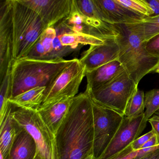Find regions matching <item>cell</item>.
Segmentation results:
<instances>
[{"label":"cell","instance_id":"1","mask_svg":"<svg viewBox=\"0 0 159 159\" xmlns=\"http://www.w3.org/2000/svg\"><path fill=\"white\" fill-rule=\"evenodd\" d=\"M56 138L59 159H83L93 154V103L88 92L74 98Z\"/></svg>","mask_w":159,"mask_h":159},{"label":"cell","instance_id":"2","mask_svg":"<svg viewBox=\"0 0 159 159\" xmlns=\"http://www.w3.org/2000/svg\"><path fill=\"white\" fill-rule=\"evenodd\" d=\"M74 59L25 57L14 60L11 67L10 99L35 87H47Z\"/></svg>","mask_w":159,"mask_h":159},{"label":"cell","instance_id":"3","mask_svg":"<svg viewBox=\"0 0 159 159\" xmlns=\"http://www.w3.org/2000/svg\"><path fill=\"white\" fill-rule=\"evenodd\" d=\"M119 32L116 38L120 47L118 60L125 71L138 85L146 75L154 72L159 66V58L150 54L145 43L125 25H114Z\"/></svg>","mask_w":159,"mask_h":159},{"label":"cell","instance_id":"4","mask_svg":"<svg viewBox=\"0 0 159 159\" xmlns=\"http://www.w3.org/2000/svg\"><path fill=\"white\" fill-rule=\"evenodd\" d=\"M13 58L26 57L47 27L39 15L19 0H11Z\"/></svg>","mask_w":159,"mask_h":159},{"label":"cell","instance_id":"5","mask_svg":"<svg viewBox=\"0 0 159 159\" xmlns=\"http://www.w3.org/2000/svg\"><path fill=\"white\" fill-rule=\"evenodd\" d=\"M16 107V109L13 110V117L34 139L37 145V155L41 159H59L56 135L44 122L38 111Z\"/></svg>","mask_w":159,"mask_h":159},{"label":"cell","instance_id":"6","mask_svg":"<svg viewBox=\"0 0 159 159\" xmlns=\"http://www.w3.org/2000/svg\"><path fill=\"white\" fill-rule=\"evenodd\" d=\"M138 85L125 70L109 83L88 93L96 104L124 116L127 103Z\"/></svg>","mask_w":159,"mask_h":159},{"label":"cell","instance_id":"7","mask_svg":"<svg viewBox=\"0 0 159 159\" xmlns=\"http://www.w3.org/2000/svg\"><path fill=\"white\" fill-rule=\"evenodd\" d=\"M85 75L86 70L80 59L74 58L46 87L41 106L74 98Z\"/></svg>","mask_w":159,"mask_h":159},{"label":"cell","instance_id":"8","mask_svg":"<svg viewBox=\"0 0 159 159\" xmlns=\"http://www.w3.org/2000/svg\"><path fill=\"white\" fill-rule=\"evenodd\" d=\"M93 103L94 159H99L118 131L124 116Z\"/></svg>","mask_w":159,"mask_h":159},{"label":"cell","instance_id":"9","mask_svg":"<svg viewBox=\"0 0 159 159\" xmlns=\"http://www.w3.org/2000/svg\"><path fill=\"white\" fill-rule=\"evenodd\" d=\"M36 12L47 28L54 27L71 13L73 0H19Z\"/></svg>","mask_w":159,"mask_h":159},{"label":"cell","instance_id":"10","mask_svg":"<svg viewBox=\"0 0 159 159\" xmlns=\"http://www.w3.org/2000/svg\"><path fill=\"white\" fill-rule=\"evenodd\" d=\"M144 113L130 118L124 116L120 127L99 159H107L129 147L144 131L142 123Z\"/></svg>","mask_w":159,"mask_h":159},{"label":"cell","instance_id":"11","mask_svg":"<svg viewBox=\"0 0 159 159\" xmlns=\"http://www.w3.org/2000/svg\"><path fill=\"white\" fill-rule=\"evenodd\" d=\"M0 75L5 76L13 58L11 0L2 2L0 8Z\"/></svg>","mask_w":159,"mask_h":159},{"label":"cell","instance_id":"12","mask_svg":"<svg viewBox=\"0 0 159 159\" xmlns=\"http://www.w3.org/2000/svg\"><path fill=\"white\" fill-rule=\"evenodd\" d=\"M116 38L106 40L102 45L91 46L84 53L80 61L86 72L118 59L120 50Z\"/></svg>","mask_w":159,"mask_h":159},{"label":"cell","instance_id":"13","mask_svg":"<svg viewBox=\"0 0 159 159\" xmlns=\"http://www.w3.org/2000/svg\"><path fill=\"white\" fill-rule=\"evenodd\" d=\"M102 21L111 25L137 23L145 17L138 15L116 2L115 0H93Z\"/></svg>","mask_w":159,"mask_h":159},{"label":"cell","instance_id":"14","mask_svg":"<svg viewBox=\"0 0 159 159\" xmlns=\"http://www.w3.org/2000/svg\"><path fill=\"white\" fill-rule=\"evenodd\" d=\"M77 11L84 17L87 25L93 31L104 36L114 35L116 29L102 21L93 0H73Z\"/></svg>","mask_w":159,"mask_h":159},{"label":"cell","instance_id":"15","mask_svg":"<svg viewBox=\"0 0 159 159\" xmlns=\"http://www.w3.org/2000/svg\"><path fill=\"white\" fill-rule=\"evenodd\" d=\"M125 70L120 62L116 59L86 72L87 84L85 91L90 93L101 88L115 80Z\"/></svg>","mask_w":159,"mask_h":159},{"label":"cell","instance_id":"16","mask_svg":"<svg viewBox=\"0 0 159 159\" xmlns=\"http://www.w3.org/2000/svg\"><path fill=\"white\" fill-rule=\"evenodd\" d=\"M73 98L41 106L37 110L44 122L55 135L68 113Z\"/></svg>","mask_w":159,"mask_h":159},{"label":"cell","instance_id":"17","mask_svg":"<svg viewBox=\"0 0 159 159\" xmlns=\"http://www.w3.org/2000/svg\"><path fill=\"white\" fill-rule=\"evenodd\" d=\"M13 107V105L10 102L6 117L0 124V154L4 159L9 158L16 136L23 128L13 117L12 113Z\"/></svg>","mask_w":159,"mask_h":159},{"label":"cell","instance_id":"18","mask_svg":"<svg viewBox=\"0 0 159 159\" xmlns=\"http://www.w3.org/2000/svg\"><path fill=\"white\" fill-rule=\"evenodd\" d=\"M37 152V145L35 140L31 135L23 128L16 136L8 159H34Z\"/></svg>","mask_w":159,"mask_h":159},{"label":"cell","instance_id":"19","mask_svg":"<svg viewBox=\"0 0 159 159\" xmlns=\"http://www.w3.org/2000/svg\"><path fill=\"white\" fill-rule=\"evenodd\" d=\"M57 36V32L55 28H47L26 57L38 59H51Z\"/></svg>","mask_w":159,"mask_h":159},{"label":"cell","instance_id":"20","mask_svg":"<svg viewBox=\"0 0 159 159\" xmlns=\"http://www.w3.org/2000/svg\"><path fill=\"white\" fill-rule=\"evenodd\" d=\"M56 30L60 31V34L57 33V36L59 38L61 44L64 47H70L74 50L78 48L80 44L89 45L90 46H96L104 44L106 40L85 33L63 32L58 30L56 29Z\"/></svg>","mask_w":159,"mask_h":159},{"label":"cell","instance_id":"21","mask_svg":"<svg viewBox=\"0 0 159 159\" xmlns=\"http://www.w3.org/2000/svg\"><path fill=\"white\" fill-rule=\"evenodd\" d=\"M45 86L35 87L22 93L9 101L17 107L38 110L43 102Z\"/></svg>","mask_w":159,"mask_h":159},{"label":"cell","instance_id":"22","mask_svg":"<svg viewBox=\"0 0 159 159\" xmlns=\"http://www.w3.org/2000/svg\"><path fill=\"white\" fill-rule=\"evenodd\" d=\"M143 43L159 34V15L145 17L137 23L125 25Z\"/></svg>","mask_w":159,"mask_h":159},{"label":"cell","instance_id":"23","mask_svg":"<svg viewBox=\"0 0 159 159\" xmlns=\"http://www.w3.org/2000/svg\"><path fill=\"white\" fill-rule=\"evenodd\" d=\"M12 62L9 65L8 70L2 80L1 81L0 88V124L5 119L10 106L9 101L11 90V76Z\"/></svg>","mask_w":159,"mask_h":159},{"label":"cell","instance_id":"24","mask_svg":"<svg viewBox=\"0 0 159 159\" xmlns=\"http://www.w3.org/2000/svg\"><path fill=\"white\" fill-rule=\"evenodd\" d=\"M144 106L146 110L142 123V128L144 130L149 119L159 110V89L150 90L145 94Z\"/></svg>","mask_w":159,"mask_h":159},{"label":"cell","instance_id":"25","mask_svg":"<svg viewBox=\"0 0 159 159\" xmlns=\"http://www.w3.org/2000/svg\"><path fill=\"white\" fill-rule=\"evenodd\" d=\"M144 97V91L138 88L127 103L124 116L132 119L143 114L145 109Z\"/></svg>","mask_w":159,"mask_h":159},{"label":"cell","instance_id":"26","mask_svg":"<svg viewBox=\"0 0 159 159\" xmlns=\"http://www.w3.org/2000/svg\"><path fill=\"white\" fill-rule=\"evenodd\" d=\"M131 11L144 17H150L153 11L146 0H115Z\"/></svg>","mask_w":159,"mask_h":159},{"label":"cell","instance_id":"27","mask_svg":"<svg viewBox=\"0 0 159 159\" xmlns=\"http://www.w3.org/2000/svg\"><path fill=\"white\" fill-rule=\"evenodd\" d=\"M145 47L150 54L159 58V34L145 42Z\"/></svg>","mask_w":159,"mask_h":159},{"label":"cell","instance_id":"28","mask_svg":"<svg viewBox=\"0 0 159 159\" xmlns=\"http://www.w3.org/2000/svg\"><path fill=\"white\" fill-rule=\"evenodd\" d=\"M154 134V132L152 130L148 132L142 136L139 137L137 139L131 144L133 149L134 151H138L141 149L143 145L153 136Z\"/></svg>","mask_w":159,"mask_h":159},{"label":"cell","instance_id":"29","mask_svg":"<svg viewBox=\"0 0 159 159\" xmlns=\"http://www.w3.org/2000/svg\"><path fill=\"white\" fill-rule=\"evenodd\" d=\"M138 151H134L131 145L118 154L107 159H134L137 154Z\"/></svg>","mask_w":159,"mask_h":159},{"label":"cell","instance_id":"30","mask_svg":"<svg viewBox=\"0 0 159 159\" xmlns=\"http://www.w3.org/2000/svg\"><path fill=\"white\" fill-rule=\"evenodd\" d=\"M148 121L150 124L154 134L158 137L159 139V116L154 114Z\"/></svg>","mask_w":159,"mask_h":159},{"label":"cell","instance_id":"31","mask_svg":"<svg viewBox=\"0 0 159 159\" xmlns=\"http://www.w3.org/2000/svg\"><path fill=\"white\" fill-rule=\"evenodd\" d=\"M158 148H159V144L155 147L140 149L138 151L137 154L134 159H141L146 155L149 154L151 152L156 150Z\"/></svg>","mask_w":159,"mask_h":159},{"label":"cell","instance_id":"32","mask_svg":"<svg viewBox=\"0 0 159 159\" xmlns=\"http://www.w3.org/2000/svg\"><path fill=\"white\" fill-rule=\"evenodd\" d=\"M153 11L152 16L159 15V0H146Z\"/></svg>","mask_w":159,"mask_h":159},{"label":"cell","instance_id":"33","mask_svg":"<svg viewBox=\"0 0 159 159\" xmlns=\"http://www.w3.org/2000/svg\"><path fill=\"white\" fill-rule=\"evenodd\" d=\"M159 144V139L158 137L154 134L151 138L141 148H150V147H155Z\"/></svg>","mask_w":159,"mask_h":159},{"label":"cell","instance_id":"34","mask_svg":"<svg viewBox=\"0 0 159 159\" xmlns=\"http://www.w3.org/2000/svg\"><path fill=\"white\" fill-rule=\"evenodd\" d=\"M140 159H159V148Z\"/></svg>","mask_w":159,"mask_h":159},{"label":"cell","instance_id":"35","mask_svg":"<svg viewBox=\"0 0 159 159\" xmlns=\"http://www.w3.org/2000/svg\"><path fill=\"white\" fill-rule=\"evenodd\" d=\"M94 159L93 155V154L89 155V156H87L86 158H84V159Z\"/></svg>","mask_w":159,"mask_h":159},{"label":"cell","instance_id":"36","mask_svg":"<svg viewBox=\"0 0 159 159\" xmlns=\"http://www.w3.org/2000/svg\"><path fill=\"white\" fill-rule=\"evenodd\" d=\"M154 72H156V73H158L159 74V66H158V67L155 69V70H154Z\"/></svg>","mask_w":159,"mask_h":159},{"label":"cell","instance_id":"37","mask_svg":"<svg viewBox=\"0 0 159 159\" xmlns=\"http://www.w3.org/2000/svg\"><path fill=\"white\" fill-rule=\"evenodd\" d=\"M41 159L39 157L38 155H36V157H35V159Z\"/></svg>","mask_w":159,"mask_h":159},{"label":"cell","instance_id":"38","mask_svg":"<svg viewBox=\"0 0 159 159\" xmlns=\"http://www.w3.org/2000/svg\"><path fill=\"white\" fill-rule=\"evenodd\" d=\"M154 114H156V115H158V116H159V110L158 111L156 112Z\"/></svg>","mask_w":159,"mask_h":159},{"label":"cell","instance_id":"39","mask_svg":"<svg viewBox=\"0 0 159 159\" xmlns=\"http://www.w3.org/2000/svg\"><path fill=\"white\" fill-rule=\"evenodd\" d=\"M0 155H1V159H4V158H3V156H2L1 154H0Z\"/></svg>","mask_w":159,"mask_h":159}]
</instances>
